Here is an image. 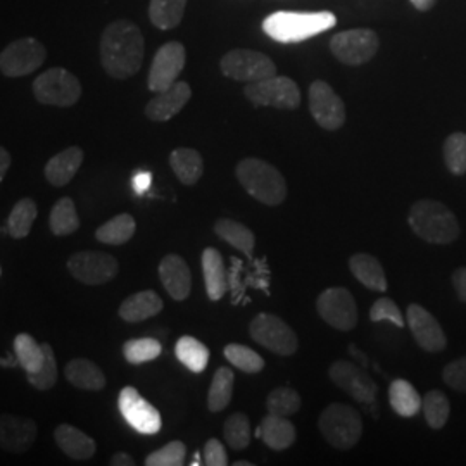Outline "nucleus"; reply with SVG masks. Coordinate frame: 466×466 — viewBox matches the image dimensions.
Wrapping results in <instances>:
<instances>
[{
  "instance_id": "1",
  "label": "nucleus",
  "mask_w": 466,
  "mask_h": 466,
  "mask_svg": "<svg viewBox=\"0 0 466 466\" xmlns=\"http://www.w3.org/2000/svg\"><path fill=\"white\" fill-rule=\"evenodd\" d=\"M144 54V36L132 21L117 19L104 30L100 38V63L109 76L116 80L134 76L142 67Z\"/></svg>"
},
{
  "instance_id": "2",
  "label": "nucleus",
  "mask_w": 466,
  "mask_h": 466,
  "mask_svg": "<svg viewBox=\"0 0 466 466\" xmlns=\"http://www.w3.org/2000/svg\"><path fill=\"white\" fill-rule=\"evenodd\" d=\"M335 25H337V17L330 11H319V13L277 11L263 21V30L275 42L299 44L311 36L329 32Z\"/></svg>"
},
{
  "instance_id": "3",
  "label": "nucleus",
  "mask_w": 466,
  "mask_h": 466,
  "mask_svg": "<svg viewBox=\"0 0 466 466\" xmlns=\"http://www.w3.org/2000/svg\"><path fill=\"white\" fill-rule=\"evenodd\" d=\"M408 223L431 244H451L460 237V225L450 208L439 200L421 199L410 209Z\"/></svg>"
},
{
  "instance_id": "4",
  "label": "nucleus",
  "mask_w": 466,
  "mask_h": 466,
  "mask_svg": "<svg viewBox=\"0 0 466 466\" xmlns=\"http://www.w3.org/2000/svg\"><path fill=\"white\" fill-rule=\"evenodd\" d=\"M235 173L237 180L246 188L250 198L267 206H280L287 198V182L282 173L263 159H242L237 165Z\"/></svg>"
},
{
  "instance_id": "5",
  "label": "nucleus",
  "mask_w": 466,
  "mask_h": 466,
  "mask_svg": "<svg viewBox=\"0 0 466 466\" xmlns=\"http://www.w3.org/2000/svg\"><path fill=\"white\" fill-rule=\"evenodd\" d=\"M319 432L335 450L354 448L363 435L361 415L348 404L333 402L318 420Z\"/></svg>"
},
{
  "instance_id": "6",
  "label": "nucleus",
  "mask_w": 466,
  "mask_h": 466,
  "mask_svg": "<svg viewBox=\"0 0 466 466\" xmlns=\"http://www.w3.org/2000/svg\"><path fill=\"white\" fill-rule=\"evenodd\" d=\"M35 99L46 106L71 107L82 97L80 80L65 67H50L34 82Z\"/></svg>"
},
{
  "instance_id": "7",
  "label": "nucleus",
  "mask_w": 466,
  "mask_h": 466,
  "mask_svg": "<svg viewBox=\"0 0 466 466\" xmlns=\"http://www.w3.org/2000/svg\"><path fill=\"white\" fill-rule=\"evenodd\" d=\"M221 71L235 82L254 84L277 75L275 63L258 50L235 49L223 56Z\"/></svg>"
},
{
  "instance_id": "8",
  "label": "nucleus",
  "mask_w": 466,
  "mask_h": 466,
  "mask_svg": "<svg viewBox=\"0 0 466 466\" xmlns=\"http://www.w3.org/2000/svg\"><path fill=\"white\" fill-rule=\"evenodd\" d=\"M47 59L42 42L32 36L17 38L0 52V71L9 78L26 76L36 71Z\"/></svg>"
},
{
  "instance_id": "9",
  "label": "nucleus",
  "mask_w": 466,
  "mask_h": 466,
  "mask_svg": "<svg viewBox=\"0 0 466 466\" xmlns=\"http://www.w3.org/2000/svg\"><path fill=\"white\" fill-rule=\"evenodd\" d=\"M250 337L256 344L280 356H292L298 348V335L282 318L268 313L256 315L249 325Z\"/></svg>"
},
{
  "instance_id": "10",
  "label": "nucleus",
  "mask_w": 466,
  "mask_h": 466,
  "mask_svg": "<svg viewBox=\"0 0 466 466\" xmlns=\"http://www.w3.org/2000/svg\"><path fill=\"white\" fill-rule=\"evenodd\" d=\"M246 97L256 106H269L277 109H298L300 104L299 86L287 76H269L244 88Z\"/></svg>"
},
{
  "instance_id": "11",
  "label": "nucleus",
  "mask_w": 466,
  "mask_h": 466,
  "mask_svg": "<svg viewBox=\"0 0 466 466\" xmlns=\"http://www.w3.org/2000/svg\"><path fill=\"white\" fill-rule=\"evenodd\" d=\"M69 273L85 285H102L117 275L116 258L100 250H82L67 259Z\"/></svg>"
},
{
  "instance_id": "12",
  "label": "nucleus",
  "mask_w": 466,
  "mask_h": 466,
  "mask_svg": "<svg viewBox=\"0 0 466 466\" xmlns=\"http://www.w3.org/2000/svg\"><path fill=\"white\" fill-rule=\"evenodd\" d=\"M333 56L350 66L365 65L379 50V36L373 30L360 28L333 35L330 40Z\"/></svg>"
},
{
  "instance_id": "13",
  "label": "nucleus",
  "mask_w": 466,
  "mask_h": 466,
  "mask_svg": "<svg viewBox=\"0 0 466 466\" xmlns=\"http://www.w3.org/2000/svg\"><path fill=\"white\" fill-rule=\"evenodd\" d=\"M318 313L330 327L350 332L358 325V306L348 289L330 287L318 298Z\"/></svg>"
},
{
  "instance_id": "14",
  "label": "nucleus",
  "mask_w": 466,
  "mask_h": 466,
  "mask_svg": "<svg viewBox=\"0 0 466 466\" xmlns=\"http://www.w3.org/2000/svg\"><path fill=\"white\" fill-rule=\"evenodd\" d=\"M119 413L127 420V423L138 433L154 435L163 427L159 411L144 400L135 387H125L117 398Z\"/></svg>"
},
{
  "instance_id": "15",
  "label": "nucleus",
  "mask_w": 466,
  "mask_h": 466,
  "mask_svg": "<svg viewBox=\"0 0 466 466\" xmlns=\"http://www.w3.org/2000/svg\"><path fill=\"white\" fill-rule=\"evenodd\" d=\"M187 52L180 42H167L156 52L150 65L147 86L150 92H163L175 82H178L180 73L184 71Z\"/></svg>"
},
{
  "instance_id": "16",
  "label": "nucleus",
  "mask_w": 466,
  "mask_h": 466,
  "mask_svg": "<svg viewBox=\"0 0 466 466\" xmlns=\"http://www.w3.org/2000/svg\"><path fill=\"white\" fill-rule=\"evenodd\" d=\"M309 109L315 121L325 130H339L346 123L344 102L323 80H317L309 86Z\"/></svg>"
},
{
  "instance_id": "17",
  "label": "nucleus",
  "mask_w": 466,
  "mask_h": 466,
  "mask_svg": "<svg viewBox=\"0 0 466 466\" xmlns=\"http://www.w3.org/2000/svg\"><path fill=\"white\" fill-rule=\"evenodd\" d=\"M330 380L344 392H348L352 400L363 404H373L379 396V387L373 379L350 361H335L329 370Z\"/></svg>"
},
{
  "instance_id": "18",
  "label": "nucleus",
  "mask_w": 466,
  "mask_h": 466,
  "mask_svg": "<svg viewBox=\"0 0 466 466\" xmlns=\"http://www.w3.org/2000/svg\"><path fill=\"white\" fill-rule=\"evenodd\" d=\"M406 318H408L410 330L413 333V337L421 350H429V352L446 350V346H448L446 333L439 325V321L423 306L411 304L408 308Z\"/></svg>"
},
{
  "instance_id": "19",
  "label": "nucleus",
  "mask_w": 466,
  "mask_h": 466,
  "mask_svg": "<svg viewBox=\"0 0 466 466\" xmlns=\"http://www.w3.org/2000/svg\"><path fill=\"white\" fill-rule=\"evenodd\" d=\"M38 427L32 418L0 415V448L13 454H23L34 446Z\"/></svg>"
},
{
  "instance_id": "20",
  "label": "nucleus",
  "mask_w": 466,
  "mask_h": 466,
  "mask_svg": "<svg viewBox=\"0 0 466 466\" xmlns=\"http://www.w3.org/2000/svg\"><path fill=\"white\" fill-rule=\"evenodd\" d=\"M192 97V88L187 82H175L167 90L157 92V96L146 106V116L150 121L163 123L177 116Z\"/></svg>"
},
{
  "instance_id": "21",
  "label": "nucleus",
  "mask_w": 466,
  "mask_h": 466,
  "mask_svg": "<svg viewBox=\"0 0 466 466\" xmlns=\"http://www.w3.org/2000/svg\"><path fill=\"white\" fill-rule=\"evenodd\" d=\"M159 279L171 299L185 300L192 290L190 268L178 254H167L159 263Z\"/></svg>"
},
{
  "instance_id": "22",
  "label": "nucleus",
  "mask_w": 466,
  "mask_h": 466,
  "mask_svg": "<svg viewBox=\"0 0 466 466\" xmlns=\"http://www.w3.org/2000/svg\"><path fill=\"white\" fill-rule=\"evenodd\" d=\"M85 152L82 147L73 146L52 156L46 165V178L54 187H65L69 184L78 169L84 165Z\"/></svg>"
},
{
  "instance_id": "23",
  "label": "nucleus",
  "mask_w": 466,
  "mask_h": 466,
  "mask_svg": "<svg viewBox=\"0 0 466 466\" xmlns=\"http://www.w3.org/2000/svg\"><path fill=\"white\" fill-rule=\"evenodd\" d=\"M54 439L67 458H71L75 461H86L97 451V444L90 435H86L80 429L67 425V423L59 425L54 431Z\"/></svg>"
},
{
  "instance_id": "24",
  "label": "nucleus",
  "mask_w": 466,
  "mask_h": 466,
  "mask_svg": "<svg viewBox=\"0 0 466 466\" xmlns=\"http://www.w3.org/2000/svg\"><path fill=\"white\" fill-rule=\"evenodd\" d=\"M163 308H165L163 299L154 290H142L123 300L121 306L117 308V315L123 318V321L138 323L159 315Z\"/></svg>"
},
{
  "instance_id": "25",
  "label": "nucleus",
  "mask_w": 466,
  "mask_h": 466,
  "mask_svg": "<svg viewBox=\"0 0 466 466\" xmlns=\"http://www.w3.org/2000/svg\"><path fill=\"white\" fill-rule=\"evenodd\" d=\"M258 437L269 450H287L296 442V427L285 417L268 413L258 429Z\"/></svg>"
},
{
  "instance_id": "26",
  "label": "nucleus",
  "mask_w": 466,
  "mask_h": 466,
  "mask_svg": "<svg viewBox=\"0 0 466 466\" xmlns=\"http://www.w3.org/2000/svg\"><path fill=\"white\" fill-rule=\"evenodd\" d=\"M202 273H204V283L206 292L211 300H219L228 287L227 280V269L219 250L215 248H208L202 252Z\"/></svg>"
},
{
  "instance_id": "27",
  "label": "nucleus",
  "mask_w": 466,
  "mask_h": 466,
  "mask_svg": "<svg viewBox=\"0 0 466 466\" xmlns=\"http://www.w3.org/2000/svg\"><path fill=\"white\" fill-rule=\"evenodd\" d=\"M350 273L354 275V279L358 282L363 283L370 290H377V292L387 290L385 271H383L380 261L375 256L367 254V252H358V254L350 256Z\"/></svg>"
},
{
  "instance_id": "28",
  "label": "nucleus",
  "mask_w": 466,
  "mask_h": 466,
  "mask_svg": "<svg viewBox=\"0 0 466 466\" xmlns=\"http://www.w3.org/2000/svg\"><path fill=\"white\" fill-rule=\"evenodd\" d=\"M67 382L82 390H102L106 387V375L96 363L85 358H75L65 368Z\"/></svg>"
},
{
  "instance_id": "29",
  "label": "nucleus",
  "mask_w": 466,
  "mask_h": 466,
  "mask_svg": "<svg viewBox=\"0 0 466 466\" xmlns=\"http://www.w3.org/2000/svg\"><path fill=\"white\" fill-rule=\"evenodd\" d=\"M169 167L184 185H196L204 173L202 156L196 149L180 147L169 156Z\"/></svg>"
},
{
  "instance_id": "30",
  "label": "nucleus",
  "mask_w": 466,
  "mask_h": 466,
  "mask_svg": "<svg viewBox=\"0 0 466 466\" xmlns=\"http://www.w3.org/2000/svg\"><path fill=\"white\" fill-rule=\"evenodd\" d=\"M215 233L235 249L244 252L248 258L252 256L256 237L246 225L230 219V218H221L215 223Z\"/></svg>"
},
{
  "instance_id": "31",
  "label": "nucleus",
  "mask_w": 466,
  "mask_h": 466,
  "mask_svg": "<svg viewBox=\"0 0 466 466\" xmlns=\"http://www.w3.org/2000/svg\"><path fill=\"white\" fill-rule=\"evenodd\" d=\"M389 398H390L392 410L402 418L417 417L418 411L421 410V402H423L417 389L408 380H402V379H398L390 383Z\"/></svg>"
},
{
  "instance_id": "32",
  "label": "nucleus",
  "mask_w": 466,
  "mask_h": 466,
  "mask_svg": "<svg viewBox=\"0 0 466 466\" xmlns=\"http://www.w3.org/2000/svg\"><path fill=\"white\" fill-rule=\"evenodd\" d=\"M137 230V223L134 217L128 213L117 215V217L109 219L107 223L100 225L96 230V238L102 244H109V246H123L127 244Z\"/></svg>"
},
{
  "instance_id": "33",
  "label": "nucleus",
  "mask_w": 466,
  "mask_h": 466,
  "mask_svg": "<svg viewBox=\"0 0 466 466\" xmlns=\"http://www.w3.org/2000/svg\"><path fill=\"white\" fill-rule=\"evenodd\" d=\"M50 232L57 237H66L80 228V217L73 199L63 198L57 200L50 211Z\"/></svg>"
},
{
  "instance_id": "34",
  "label": "nucleus",
  "mask_w": 466,
  "mask_h": 466,
  "mask_svg": "<svg viewBox=\"0 0 466 466\" xmlns=\"http://www.w3.org/2000/svg\"><path fill=\"white\" fill-rule=\"evenodd\" d=\"M187 0H150L149 17L159 30L177 28L185 15Z\"/></svg>"
},
{
  "instance_id": "35",
  "label": "nucleus",
  "mask_w": 466,
  "mask_h": 466,
  "mask_svg": "<svg viewBox=\"0 0 466 466\" xmlns=\"http://www.w3.org/2000/svg\"><path fill=\"white\" fill-rule=\"evenodd\" d=\"M233 383H235V375L232 370L228 367L218 368L208 392V408L211 413H219L230 404Z\"/></svg>"
},
{
  "instance_id": "36",
  "label": "nucleus",
  "mask_w": 466,
  "mask_h": 466,
  "mask_svg": "<svg viewBox=\"0 0 466 466\" xmlns=\"http://www.w3.org/2000/svg\"><path fill=\"white\" fill-rule=\"evenodd\" d=\"M177 358L180 363H184L194 373H202L208 363H209V350L190 335H185L178 342H177Z\"/></svg>"
},
{
  "instance_id": "37",
  "label": "nucleus",
  "mask_w": 466,
  "mask_h": 466,
  "mask_svg": "<svg viewBox=\"0 0 466 466\" xmlns=\"http://www.w3.org/2000/svg\"><path fill=\"white\" fill-rule=\"evenodd\" d=\"M38 215L36 202L30 198L17 200L7 218V232L13 235V238H25L32 232L35 219Z\"/></svg>"
},
{
  "instance_id": "38",
  "label": "nucleus",
  "mask_w": 466,
  "mask_h": 466,
  "mask_svg": "<svg viewBox=\"0 0 466 466\" xmlns=\"http://www.w3.org/2000/svg\"><path fill=\"white\" fill-rule=\"evenodd\" d=\"M17 363L26 373H36L44 365V350L30 333H19L15 339Z\"/></svg>"
},
{
  "instance_id": "39",
  "label": "nucleus",
  "mask_w": 466,
  "mask_h": 466,
  "mask_svg": "<svg viewBox=\"0 0 466 466\" xmlns=\"http://www.w3.org/2000/svg\"><path fill=\"white\" fill-rule=\"evenodd\" d=\"M421 410L425 413L427 423L432 427L433 431H441L450 418V400L446 398L444 392L433 389L429 390L421 402Z\"/></svg>"
},
{
  "instance_id": "40",
  "label": "nucleus",
  "mask_w": 466,
  "mask_h": 466,
  "mask_svg": "<svg viewBox=\"0 0 466 466\" xmlns=\"http://www.w3.org/2000/svg\"><path fill=\"white\" fill-rule=\"evenodd\" d=\"M163 346L156 339H132L123 344V356L130 365H144L159 358Z\"/></svg>"
},
{
  "instance_id": "41",
  "label": "nucleus",
  "mask_w": 466,
  "mask_h": 466,
  "mask_svg": "<svg viewBox=\"0 0 466 466\" xmlns=\"http://www.w3.org/2000/svg\"><path fill=\"white\" fill-rule=\"evenodd\" d=\"M300 396L290 387H277L267 400L268 413L279 417H292L299 411Z\"/></svg>"
},
{
  "instance_id": "42",
  "label": "nucleus",
  "mask_w": 466,
  "mask_h": 466,
  "mask_svg": "<svg viewBox=\"0 0 466 466\" xmlns=\"http://www.w3.org/2000/svg\"><path fill=\"white\" fill-rule=\"evenodd\" d=\"M225 358L244 373H259L265 368V360L248 346L228 344L225 348Z\"/></svg>"
},
{
  "instance_id": "43",
  "label": "nucleus",
  "mask_w": 466,
  "mask_h": 466,
  "mask_svg": "<svg viewBox=\"0 0 466 466\" xmlns=\"http://www.w3.org/2000/svg\"><path fill=\"white\" fill-rule=\"evenodd\" d=\"M223 435L227 444L235 451H244L250 444V421L244 413L227 418Z\"/></svg>"
},
{
  "instance_id": "44",
  "label": "nucleus",
  "mask_w": 466,
  "mask_h": 466,
  "mask_svg": "<svg viewBox=\"0 0 466 466\" xmlns=\"http://www.w3.org/2000/svg\"><path fill=\"white\" fill-rule=\"evenodd\" d=\"M42 350H44V365L36 373H26V379L36 390L46 392L57 382V361L49 342H44Z\"/></svg>"
},
{
  "instance_id": "45",
  "label": "nucleus",
  "mask_w": 466,
  "mask_h": 466,
  "mask_svg": "<svg viewBox=\"0 0 466 466\" xmlns=\"http://www.w3.org/2000/svg\"><path fill=\"white\" fill-rule=\"evenodd\" d=\"M444 159L452 175L466 173V134H452L444 142Z\"/></svg>"
},
{
  "instance_id": "46",
  "label": "nucleus",
  "mask_w": 466,
  "mask_h": 466,
  "mask_svg": "<svg viewBox=\"0 0 466 466\" xmlns=\"http://www.w3.org/2000/svg\"><path fill=\"white\" fill-rule=\"evenodd\" d=\"M187 456V446L182 441H173L161 450L150 452L146 458L147 466H182Z\"/></svg>"
},
{
  "instance_id": "47",
  "label": "nucleus",
  "mask_w": 466,
  "mask_h": 466,
  "mask_svg": "<svg viewBox=\"0 0 466 466\" xmlns=\"http://www.w3.org/2000/svg\"><path fill=\"white\" fill-rule=\"evenodd\" d=\"M370 319L371 321H390L400 329H402L406 323L402 319V313H400L398 304L389 298H380V299L375 300V304L370 309Z\"/></svg>"
},
{
  "instance_id": "48",
  "label": "nucleus",
  "mask_w": 466,
  "mask_h": 466,
  "mask_svg": "<svg viewBox=\"0 0 466 466\" xmlns=\"http://www.w3.org/2000/svg\"><path fill=\"white\" fill-rule=\"evenodd\" d=\"M444 382L454 390L466 392V356L450 363L442 371Z\"/></svg>"
},
{
  "instance_id": "49",
  "label": "nucleus",
  "mask_w": 466,
  "mask_h": 466,
  "mask_svg": "<svg viewBox=\"0 0 466 466\" xmlns=\"http://www.w3.org/2000/svg\"><path fill=\"white\" fill-rule=\"evenodd\" d=\"M204 465L208 466H227L228 456L225 446L218 439H209L204 446Z\"/></svg>"
},
{
  "instance_id": "50",
  "label": "nucleus",
  "mask_w": 466,
  "mask_h": 466,
  "mask_svg": "<svg viewBox=\"0 0 466 466\" xmlns=\"http://www.w3.org/2000/svg\"><path fill=\"white\" fill-rule=\"evenodd\" d=\"M452 285L458 294V298L466 302V268H460L452 275Z\"/></svg>"
},
{
  "instance_id": "51",
  "label": "nucleus",
  "mask_w": 466,
  "mask_h": 466,
  "mask_svg": "<svg viewBox=\"0 0 466 466\" xmlns=\"http://www.w3.org/2000/svg\"><path fill=\"white\" fill-rule=\"evenodd\" d=\"M134 190L137 194H146L149 190L150 184H152V173L149 171H138L134 177Z\"/></svg>"
},
{
  "instance_id": "52",
  "label": "nucleus",
  "mask_w": 466,
  "mask_h": 466,
  "mask_svg": "<svg viewBox=\"0 0 466 466\" xmlns=\"http://www.w3.org/2000/svg\"><path fill=\"white\" fill-rule=\"evenodd\" d=\"M11 163H13V157H11L9 150L0 146V182H2L4 177L7 175V171H9V167H11Z\"/></svg>"
},
{
  "instance_id": "53",
  "label": "nucleus",
  "mask_w": 466,
  "mask_h": 466,
  "mask_svg": "<svg viewBox=\"0 0 466 466\" xmlns=\"http://www.w3.org/2000/svg\"><path fill=\"white\" fill-rule=\"evenodd\" d=\"M111 465L113 466H134L135 460L127 454V452H116L113 458H111Z\"/></svg>"
},
{
  "instance_id": "54",
  "label": "nucleus",
  "mask_w": 466,
  "mask_h": 466,
  "mask_svg": "<svg viewBox=\"0 0 466 466\" xmlns=\"http://www.w3.org/2000/svg\"><path fill=\"white\" fill-rule=\"evenodd\" d=\"M435 2L437 0H411V4L417 7L418 11H429Z\"/></svg>"
},
{
  "instance_id": "55",
  "label": "nucleus",
  "mask_w": 466,
  "mask_h": 466,
  "mask_svg": "<svg viewBox=\"0 0 466 466\" xmlns=\"http://www.w3.org/2000/svg\"><path fill=\"white\" fill-rule=\"evenodd\" d=\"M16 365H19V363H17V358L16 360L13 358V354H9L5 360H2V358H0V367L15 368Z\"/></svg>"
},
{
  "instance_id": "56",
  "label": "nucleus",
  "mask_w": 466,
  "mask_h": 466,
  "mask_svg": "<svg viewBox=\"0 0 466 466\" xmlns=\"http://www.w3.org/2000/svg\"><path fill=\"white\" fill-rule=\"evenodd\" d=\"M233 466H252V463L250 461H237Z\"/></svg>"
}]
</instances>
